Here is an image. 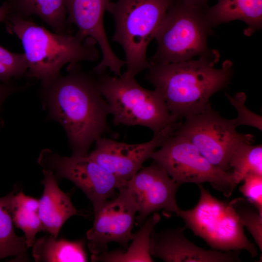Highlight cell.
I'll return each mask as SVG.
<instances>
[{
	"instance_id": "cell-1",
	"label": "cell",
	"mask_w": 262,
	"mask_h": 262,
	"mask_svg": "<svg viewBox=\"0 0 262 262\" xmlns=\"http://www.w3.org/2000/svg\"><path fill=\"white\" fill-rule=\"evenodd\" d=\"M80 64H69L66 75L41 82L40 92L49 118L66 131L72 155L83 156L108 131L110 110L97 75Z\"/></svg>"
},
{
	"instance_id": "cell-2",
	"label": "cell",
	"mask_w": 262,
	"mask_h": 262,
	"mask_svg": "<svg viewBox=\"0 0 262 262\" xmlns=\"http://www.w3.org/2000/svg\"><path fill=\"white\" fill-rule=\"evenodd\" d=\"M219 58L216 50L196 59L151 65L146 79L162 95L171 115L181 120L204 111L212 96L229 83L233 63L227 60L216 68Z\"/></svg>"
},
{
	"instance_id": "cell-3",
	"label": "cell",
	"mask_w": 262,
	"mask_h": 262,
	"mask_svg": "<svg viewBox=\"0 0 262 262\" xmlns=\"http://www.w3.org/2000/svg\"><path fill=\"white\" fill-rule=\"evenodd\" d=\"M5 23L9 33L20 40L28 64L26 76L44 82L59 75L66 64L94 62L99 58L97 42L77 32L53 33L29 17L10 14Z\"/></svg>"
},
{
	"instance_id": "cell-4",
	"label": "cell",
	"mask_w": 262,
	"mask_h": 262,
	"mask_svg": "<svg viewBox=\"0 0 262 262\" xmlns=\"http://www.w3.org/2000/svg\"><path fill=\"white\" fill-rule=\"evenodd\" d=\"M173 0H117L109 3L106 11L115 25L112 39L121 46L125 55L126 69L122 76L135 77L150 67L147 47Z\"/></svg>"
},
{
	"instance_id": "cell-5",
	"label": "cell",
	"mask_w": 262,
	"mask_h": 262,
	"mask_svg": "<svg viewBox=\"0 0 262 262\" xmlns=\"http://www.w3.org/2000/svg\"><path fill=\"white\" fill-rule=\"evenodd\" d=\"M205 8L174 0L155 34L157 46L150 65L178 63L210 55L208 46L212 27Z\"/></svg>"
},
{
	"instance_id": "cell-6",
	"label": "cell",
	"mask_w": 262,
	"mask_h": 262,
	"mask_svg": "<svg viewBox=\"0 0 262 262\" xmlns=\"http://www.w3.org/2000/svg\"><path fill=\"white\" fill-rule=\"evenodd\" d=\"M96 74L114 125L144 126L155 135L172 122L180 120L171 115L159 92L143 87L135 77Z\"/></svg>"
},
{
	"instance_id": "cell-7",
	"label": "cell",
	"mask_w": 262,
	"mask_h": 262,
	"mask_svg": "<svg viewBox=\"0 0 262 262\" xmlns=\"http://www.w3.org/2000/svg\"><path fill=\"white\" fill-rule=\"evenodd\" d=\"M200 198L196 205L176 215L185 227L201 238L212 249L224 252L245 250L252 257L258 255L255 245L244 233V226L230 201L213 196L201 184H197Z\"/></svg>"
},
{
	"instance_id": "cell-8",
	"label": "cell",
	"mask_w": 262,
	"mask_h": 262,
	"mask_svg": "<svg viewBox=\"0 0 262 262\" xmlns=\"http://www.w3.org/2000/svg\"><path fill=\"white\" fill-rule=\"evenodd\" d=\"M150 158L180 185L208 182L216 190L230 196L238 184L232 171H225L211 164L184 137L174 132L155 150Z\"/></svg>"
},
{
	"instance_id": "cell-9",
	"label": "cell",
	"mask_w": 262,
	"mask_h": 262,
	"mask_svg": "<svg viewBox=\"0 0 262 262\" xmlns=\"http://www.w3.org/2000/svg\"><path fill=\"white\" fill-rule=\"evenodd\" d=\"M183 119L174 133L188 140L211 164L225 171L230 169L229 161L236 147L253 141V135L236 131L235 118L223 117L211 104L204 111Z\"/></svg>"
},
{
	"instance_id": "cell-10",
	"label": "cell",
	"mask_w": 262,
	"mask_h": 262,
	"mask_svg": "<svg viewBox=\"0 0 262 262\" xmlns=\"http://www.w3.org/2000/svg\"><path fill=\"white\" fill-rule=\"evenodd\" d=\"M43 169L52 171L58 180L67 179L80 189L92 202L94 211L115 197L124 186L89 155L62 156L49 149L42 150L37 159Z\"/></svg>"
},
{
	"instance_id": "cell-11",
	"label": "cell",
	"mask_w": 262,
	"mask_h": 262,
	"mask_svg": "<svg viewBox=\"0 0 262 262\" xmlns=\"http://www.w3.org/2000/svg\"><path fill=\"white\" fill-rule=\"evenodd\" d=\"M94 211L93 225L86 233L91 256L108 251L111 242L127 248L133 238L132 230L138 209L126 186L119 188L115 197Z\"/></svg>"
},
{
	"instance_id": "cell-12",
	"label": "cell",
	"mask_w": 262,
	"mask_h": 262,
	"mask_svg": "<svg viewBox=\"0 0 262 262\" xmlns=\"http://www.w3.org/2000/svg\"><path fill=\"white\" fill-rule=\"evenodd\" d=\"M179 121L172 122L150 141L142 143L128 144L100 137L88 155L125 186L155 149L172 134Z\"/></svg>"
},
{
	"instance_id": "cell-13",
	"label": "cell",
	"mask_w": 262,
	"mask_h": 262,
	"mask_svg": "<svg viewBox=\"0 0 262 262\" xmlns=\"http://www.w3.org/2000/svg\"><path fill=\"white\" fill-rule=\"evenodd\" d=\"M126 186L137 207L136 225L143 224L150 214L157 211L164 210L177 215L180 209L176 201L180 185L154 161L141 168Z\"/></svg>"
},
{
	"instance_id": "cell-14",
	"label": "cell",
	"mask_w": 262,
	"mask_h": 262,
	"mask_svg": "<svg viewBox=\"0 0 262 262\" xmlns=\"http://www.w3.org/2000/svg\"><path fill=\"white\" fill-rule=\"evenodd\" d=\"M69 26L75 25L81 35L90 37L100 48L102 59L92 71L98 74L109 69L115 76L122 75L121 69L126 64L112 50L103 25V16L111 0H65Z\"/></svg>"
},
{
	"instance_id": "cell-15",
	"label": "cell",
	"mask_w": 262,
	"mask_h": 262,
	"mask_svg": "<svg viewBox=\"0 0 262 262\" xmlns=\"http://www.w3.org/2000/svg\"><path fill=\"white\" fill-rule=\"evenodd\" d=\"M184 227L166 229L150 235L149 252L152 256L166 262H236L241 260L239 251L206 250L184 235Z\"/></svg>"
},
{
	"instance_id": "cell-16",
	"label": "cell",
	"mask_w": 262,
	"mask_h": 262,
	"mask_svg": "<svg viewBox=\"0 0 262 262\" xmlns=\"http://www.w3.org/2000/svg\"><path fill=\"white\" fill-rule=\"evenodd\" d=\"M44 191L39 200L38 214L43 231L57 238L60 230L71 217L80 214L69 195L59 188L53 172L43 169Z\"/></svg>"
},
{
	"instance_id": "cell-17",
	"label": "cell",
	"mask_w": 262,
	"mask_h": 262,
	"mask_svg": "<svg viewBox=\"0 0 262 262\" xmlns=\"http://www.w3.org/2000/svg\"><path fill=\"white\" fill-rule=\"evenodd\" d=\"M205 8L206 17L212 28L235 20L246 23L244 33L250 35L262 27V0H217Z\"/></svg>"
},
{
	"instance_id": "cell-18",
	"label": "cell",
	"mask_w": 262,
	"mask_h": 262,
	"mask_svg": "<svg viewBox=\"0 0 262 262\" xmlns=\"http://www.w3.org/2000/svg\"><path fill=\"white\" fill-rule=\"evenodd\" d=\"M10 14L23 17L37 16L59 34L72 33L68 23L65 0H9Z\"/></svg>"
},
{
	"instance_id": "cell-19",
	"label": "cell",
	"mask_w": 262,
	"mask_h": 262,
	"mask_svg": "<svg viewBox=\"0 0 262 262\" xmlns=\"http://www.w3.org/2000/svg\"><path fill=\"white\" fill-rule=\"evenodd\" d=\"M32 255L36 262H85L88 261L83 240L57 239L49 234L35 239Z\"/></svg>"
},
{
	"instance_id": "cell-20",
	"label": "cell",
	"mask_w": 262,
	"mask_h": 262,
	"mask_svg": "<svg viewBox=\"0 0 262 262\" xmlns=\"http://www.w3.org/2000/svg\"><path fill=\"white\" fill-rule=\"evenodd\" d=\"M160 215L154 213L147 218L140 229L135 233L132 243L124 250H115L107 251L97 256H91L92 262H153L149 252L150 235L156 225L160 222Z\"/></svg>"
},
{
	"instance_id": "cell-21",
	"label": "cell",
	"mask_w": 262,
	"mask_h": 262,
	"mask_svg": "<svg viewBox=\"0 0 262 262\" xmlns=\"http://www.w3.org/2000/svg\"><path fill=\"white\" fill-rule=\"evenodd\" d=\"M38 208V199L25 195L22 190L13 191L10 202L13 222L23 232L28 248L32 246L37 233L43 231Z\"/></svg>"
},
{
	"instance_id": "cell-22",
	"label": "cell",
	"mask_w": 262,
	"mask_h": 262,
	"mask_svg": "<svg viewBox=\"0 0 262 262\" xmlns=\"http://www.w3.org/2000/svg\"><path fill=\"white\" fill-rule=\"evenodd\" d=\"M13 191L0 197V259L14 257V260L27 261L28 248L25 238L15 231L10 202Z\"/></svg>"
},
{
	"instance_id": "cell-23",
	"label": "cell",
	"mask_w": 262,
	"mask_h": 262,
	"mask_svg": "<svg viewBox=\"0 0 262 262\" xmlns=\"http://www.w3.org/2000/svg\"><path fill=\"white\" fill-rule=\"evenodd\" d=\"M230 168L239 184L249 174L262 175V145L248 142L240 143L229 161Z\"/></svg>"
},
{
	"instance_id": "cell-24",
	"label": "cell",
	"mask_w": 262,
	"mask_h": 262,
	"mask_svg": "<svg viewBox=\"0 0 262 262\" xmlns=\"http://www.w3.org/2000/svg\"><path fill=\"white\" fill-rule=\"evenodd\" d=\"M230 202L243 226L252 236L260 250H262V215L245 197H238Z\"/></svg>"
},
{
	"instance_id": "cell-25",
	"label": "cell",
	"mask_w": 262,
	"mask_h": 262,
	"mask_svg": "<svg viewBox=\"0 0 262 262\" xmlns=\"http://www.w3.org/2000/svg\"><path fill=\"white\" fill-rule=\"evenodd\" d=\"M226 95L229 102L236 109L238 116L235 118V125H247L262 131V116L250 111L246 106V96L244 92H239L233 97Z\"/></svg>"
},
{
	"instance_id": "cell-26",
	"label": "cell",
	"mask_w": 262,
	"mask_h": 262,
	"mask_svg": "<svg viewBox=\"0 0 262 262\" xmlns=\"http://www.w3.org/2000/svg\"><path fill=\"white\" fill-rule=\"evenodd\" d=\"M239 191L262 215V175L249 174L244 179Z\"/></svg>"
},
{
	"instance_id": "cell-27",
	"label": "cell",
	"mask_w": 262,
	"mask_h": 262,
	"mask_svg": "<svg viewBox=\"0 0 262 262\" xmlns=\"http://www.w3.org/2000/svg\"><path fill=\"white\" fill-rule=\"evenodd\" d=\"M0 62L13 74L15 78L26 75L28 64L24 53H16L0 46Z\"/></svg>"
},
{
	"instance_id": "cell-28",
	"label": "cell",
	"mask_w": 262,
	"mask_h": 262,
	"mask_svg": "<svg viewBox=\"0 0 262 262\" xmlns=\"http://www.w3.org/2000/svg\"><path fill=\"white\" fill-rule=\"evenodd\" d=\"M24 87H18L13 83L0 82V112L2 105L6 98L12 94L22 89Z\"/></svg>"
},
{
	"instance_id": "cell-29",
	"label": "cell",
	"mask_w": 262,
	"mask_h": 262,
	"mask_svg": "<svg viewBox=\"0 0 262 262\" xmlns=\"http://www.w3.org/2000/svg\"><path fill=\"white\" fill-rule=\"evenodd\" d=\"M15 78L13 74L3 64L0 62V82L9 83Z\"/></svg>"
},
{
	"instance_id": "cell-30",
	"label": "cell",
	"mask_w": 262,
	"mask_h": 262,
	"mask_svg": "<svg viewBox=\"0 0 262 262\" xmlns=\"http://www.w3.org/2000/svg\"><path fill=\"white\" fill-rule=\"evenodd\" d=\"M11 13V7L7 1L0 6V22H5Z\"/></svg>"
},
{
	"instance_id": "cell-31",
	"label": "cell",
	"mask_w": 262,
	"mask_h": 262,
	"mask_svg": "<svg viewBox=\"0 0 262 262\" xmlns=\"http://www.w3.org/2000/svg\"><path fill=\"white\" fill-rule=\"evenodd\" d=\"M184 3L191 5L197 6L205 8L208 6V2L210 0H180Z\"/></svg>"
}]
</instances>
